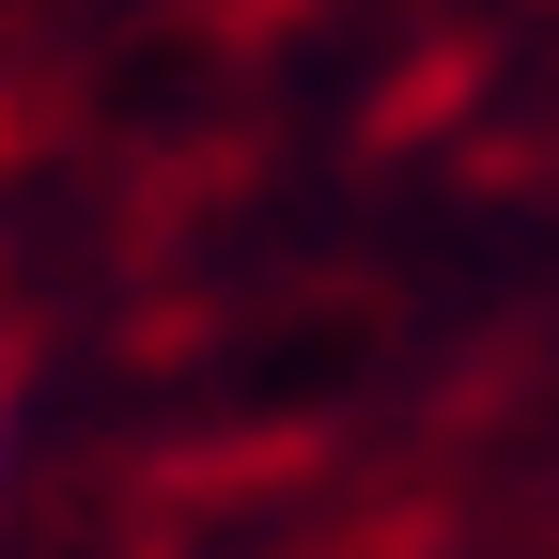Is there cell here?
<instances>
[{"label":"cell","mask_w":559,"mask_h":559,"mask_svg":"<svg viewBox=\"0 0 559 559\" xmlns=\"http://www.w3.org/2000/svg\"><path fill=\"white\" fill-rule=\"evenodd\" d=\"M0 481H16V404H0Z\"/></svg>","instance_id":"6da1fadb"}]
</instances>
